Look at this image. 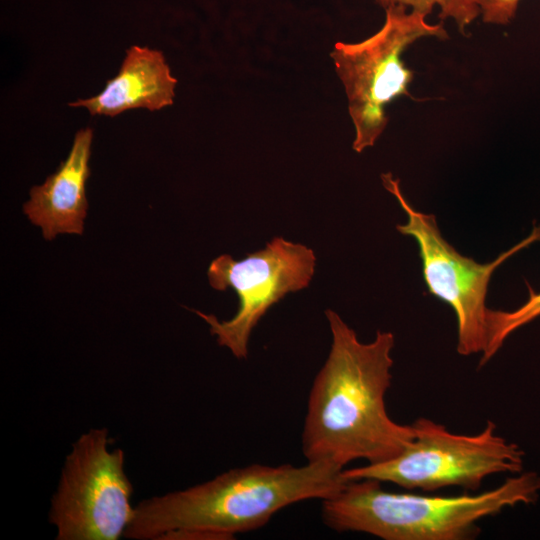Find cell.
Returning a JSON list of instances; mask_svg holds the SVG:
<instances>
[{
  "mask_svg": "<svg viewBox=\"0 0 540 540\" xmlns=\"http://www.w3.org/2000/svg\"><path fill=\"white\" fill-rule=\"evenodd\" d=\"M527 286L529 299L516 310L488 309L486 345L480 358V366L485 365L497 353L510 334L540 316V292H534L529 284Z\"/></svg>",
  "mask_w": 540,
  "mask_h": 540,
  "instance_id": "8fae6325",
  "label": "cell"
},
{
  "mask_svg": "<svg viewBox=\"0 0 540 540\" xmlns=\"http://www.w3.org/2000/svg\"><path fill=\"white\" fill-rule=\"evenodd\" d=\"M93 131L87 127L74 137L70 153L58 170L30 191L23 209L41 227L45 239L58 233L82 234L87 212L85 185L90 175L89 158Z\"/></svg>",
  "mask_w": 540,
  "mask_h": 540,
  "instance_id": "9c48e42d",
  "label": "cell"
},
{
  "mask_svg": "<svg viewBox=\"0 0 540 540\" xmlns=\"http://www.w3.org/2000/svg\"><path fill=\"white\" fill-rule=\"evenodd\" d=\"M176 84L161 51L133 45L127 49L118 74L98 95L69 106L111 117L129 109L160 110L173 104Z\"/></svg>",
  "mask_w": 540,
  "mask_h": 540,
  "instance_id": "30bf717a",
  "label": "cell"
},
{
  "mask_svg": "<svg viewBox=\"0 0 540 540\" xmlns=\"http://www.w3.org/2000/svg\"><path fill=\"white\" fill-rule=\"evenodd\" d=\"M106 428H93L72 444L51 498L49 520L57 540H118L130 523L133 486L122 449H110Z\"/></svg>",
  "mask_w": 540,
  "mask_h": 540,
  "instance_id": "8992f818",
  "label": "cell"
},
{
  "mask_svg": "<svg viewBox=\"0 0 540 540\" xmlns=\"http://www.w3.org/2000/svg\"><path fill=\"white\" fill-rule=\"evenodd\" d=\"M325 315L332 343L309 392L302 452L307 462L340 468L355 460L392 459L414 437L411 424L392 420L385 405L394 335L377 331L372 342L363 343L335 311Z\"/></svg>",
  "mask_w": 540,
  "mask_h": 540,
  "instance_id": "6da1fadb",
  "label": "cell"
},
{
  "mask_svg": "<svg viewBox=\"0 0 540 540\" xmlns=\"http://www.w3.org/2000/svg\"><path fill=\"white\" fill-rule=\"evenodd\" d=\"M411 426L413 440L399 455L381 463L344 469V477L373 479L408 490L431 492L458 486L476 491L491 475L519 474L523 470V450L498 435L492 421L474 435L452 433L425 417Z\"/></svg>",
  "mask_w": 540,
  "mask_h": 540,
  "instance_id": "5b68a950",
  "label": "cell"
},
{
  "mask_svg": "<svg viewBox=\"0 0 540 540\" xmlns=\"http://www.w3.org/2000/svg\"><path fill=\"white\" fill-rule=\"evenodd\" d=\"M520 0H479L482 21L487 24L506 25L516 14Z\"/></svg>",
  "mask_w": 540,
  "mask_h": 540,
  "instance_id": "4fadbf2b",
  "label": "cell"
},
{
  "mask_svg": "<svg viewBox=\"0 0 540 540\" xmlns=\"http://www.w3.org/2000/svg\"><path fill=\"white\" fill-rule=\"evenodd\" d=\"M539 494L540 476L533 471L479 494L455 496L390 492L377 480L356 479L322 500L321 516L337 532H362L384 540H466L478 535L480 520L534 503Z\"/></svg>",
  "mask_w": 540,
  "mask_h": 540,
  "instance_id": "3957f363",
  "label": "cell"
},
{
  "mask_svg": "<svg viewBox=\"0 0 540 540\" xmlns=\"http://www.w3.org/2000/svg\"><path fill=\"white\" fill-rule=\"evenodd\" d=\"M426 17L404 6H390L376 33L360 42L334 44L330 56L347 96L355 152L374 146L384 132L387 104L399 96H410L414 73L402 60L405 49L422 37L448 38L442 22L431 24Z\"/></svg>",
  "mask_w": 540,
  "mask_h": 540,
  "instance_id": "277c9868",
  "label": "cell"
},
{
  "mask_svg": "<svg viewBox=\"0 0 540 540\" xmlns=\"http://www.w3.org/2000/svg\"><path fill=\"white\" fill-rule=\"evenodd\" d=\"M315 265L311 248L282 237H274L263 249L241 260L220 255L208 267L209 283L216 290L233 289L239 298L238 311L224 321L194 312L208 323L220 346L227 347L236 358L246 359L250 335L260 319L288 293L308 287Z\"/></svg>",
  "mask_w": 540,
  "mask_h": 540,
  "instance_id": "ba28073f",
  "label": "cell"
},
{
  "mask_svg": "<svg viewBox=\"0 0 540 540\" xmlns=\"http://www.w3.org/2000/svg\"><path fill=\"white\" fill-rule=\"evenodd\" d=\"M384 9L394 5L404 6L426 14L440 8L439 17L443 21L452 19L461 34L480 15L479 0H373Z\"/></svg>",
  "mask_w": 540,
  "mask_h": 540,
  "instance_id": "7c38bea8",
  "label": "cell"
},
{
  "mask_svg": "<svg viewBox=\"0 0 540 540\" xmlns=\"http://www.w3.org/2000/svg\"><path fill=\"white\" fill-rule=\"evenodd\" d=\"M384 188L391 193L407 216L398 224L399 233L412 237L419 249L422 274L431 295L448 304L457 320V352L468 356L483 353L486 345L485 301L492 274L506 260L540 241V226L496 259L484 264L463 256L441 235L436 218L415 209L404 197L400 181L391 173L381 174Z\"/></svg>",
  "mask_w": 540,
  "mask_h": 540,
  "instance_id": "52a82bcc",
  "label": "cell"
},
{
  "mask_svg": "<svg viewBox=\"0 0 540 540\" xmlns=\"http://www.w3.org/2000/svg\"><path fill=\"white\" fill-rule=\"evenodd\" d=\"M345 468L251 464L134 506L124 537L132 540H227L266 525L280 510L326 499L348 481Z\"/></svg>",
  "mask_w": 540,
  "mask_h": 540,
  "instance_id": "7a4b0ae2",
  "label": "cell"
}]
</instances>
